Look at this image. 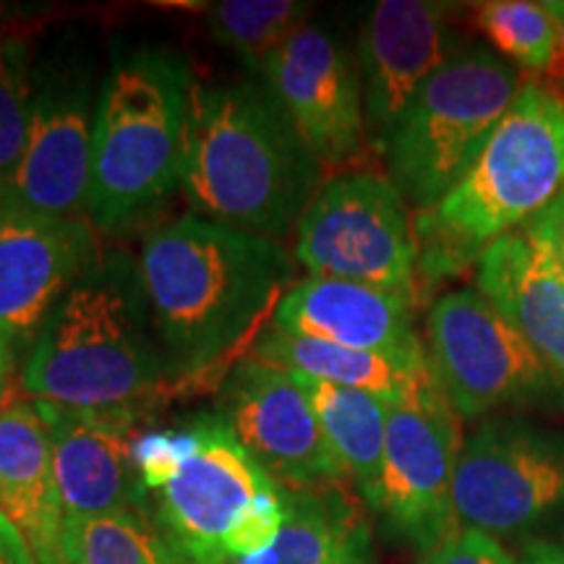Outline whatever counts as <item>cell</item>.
<instances>
[{"label":"cell","instance_id":"ba28073f","mask_svg":"<svg viewBox=\"0 0 564 564\" xmlns=\"http://www.w3.org/2000/svg\"><path fill=\"white\" fill-rule=\"evenodd\" d=\"M295 259L308 278L364 282L419 299V241L403 194L387 175H335L303 212Z\"/></svg>","mask_w":564,"mask_h":564},{"label":"cell","instance_id":"1f68e13d","mask_svg":"<svg viewBox=\"0 0 564 564\" xmlns=\"http://www.w3.org/2000/svg\"><path fill=\"white\" fill-rule=\"evenodd\" d=\"M549 11H552L554 17V24H556V37H560V58H556V70L552 79H556L562 84V91H564V0H546Z\"/></svg>","mask_w":564,"mask_h":564},{"label":"cell","instance_id":"ffe728a7","mask_svg":"<svg viewBox=\"0 0 564 564\" xmlns=\"http://www.w3.org/2000/svg\"><path fill=\"white\" fill-rule=\"evenodd\" d=\"M0 514L24 535L40 564H63L51 436L32 400L0 408Z\"/></svg>","mask_w":564,"mask_h":564},{"label":"cell","instance_id":"9a60e30c","mask_svg":"<svg viewBox=\"0 0 564 564\" xmlns=\"http://www.w3.org/2000/svg\"><path fill=\"white\" fill-rule=\"evenodd\" d=\"M449 13L453 6L434 0H379L364 13L356 61L366 131L377 147L423 84L465 45Z\"/></svg>","mask_w":564,"mask_h":564},{"label":"cell","instance_id":"8fae6325","mask_svg":"<svg viewBox=\"0 0 564 564\" xmlns=\"http://www.w3.org/2000/svg\"><path fill=\"white\" fill-rule=\"evenodd\" d=\"M455 523L491 539L531 533L564 510V436L523 421H484L463 440Z\"/></svg>","mask_w":564,"mask_h":564},{"label":"cell","instance_id":"7402d4cb","mask_svg":"<svg viewBox=\"0 0 564 564\" xmlns=\"http://www.w3.org/2000/svg\"><path fill=\"white\" fill-rule=\"evenodd\" d=\"M278 539L236 564H377L371 531L340 491H291Z\"/></svg>","mask_w":564,"mask_h":564},{"label":"cell","instance_id":"44dd1931","mask_svg":"<svg viewBox=\"0 0 564 564\" xmlns=\"http://www.w3.org/2000/svg\"><path fill=\"white\" fill-rule=\"evenodd\" d=\"M249 356L316 382L377 394L390 405L419 403L442 392L429 364V352L394 356V352L352 350L267 327V333L257 335Z\"/></svg>","mask_w":564,"mask_h":564},{"label":"cell","instance_id":"8992f818","mask_svg":"<svg viewBox=\"0 0 564 564\" xmlns=\"http://www.w3.org/2000/svg\"><path fill=\"white\" fill-rule=\"evenodd\" d=\"M192 87L186 61L162 47L112 58L91 137L87 217L97 228H123L178 186Z\"/></svg>","mask_w":564,"mask_h":564},{"label":"cell","instance_id":"d6986e66","mask_svg":"<svg viewBox=\"0 0 564 564\" xmlns=\"http://www.w3.org/2000/svg\"><path fill=\"white\" fill-rule=\"evenodd\" d=\"M476 282L564 384V278L544 249L510 232L478 259Z\"/></svg>","mask_w":564,"mask_h":564},{"label":"cell","instance_id":"e0dca14e","mask_svg":"<svg viewBox=\"0 0 564 564\" xmlns=\"http://www.w3.org/2000/svg\"><path fill=\"white\" fill-rule=\"evenodd\" d=\"M51 436L63 520L144 512L133 442L144 413L76 411L34 403Z\"/></svg>","mask_w":564,"mask_h":564},{"label":"cell","instance_id":"277c9868","mask_svg":"<svg viewBox=\"0 0 564 564\" xmlns=\"http://www.w3.org/2000/svg\"><path fill=\"white\" fill-rule=\"evenodd\" d=\"M171 377L154 337L139 267L102 253L63 295L26 352L32 403L150 413Z\"/></svg>","mask_w":564,"mask_h":564},{"label":"cell","instance_id":"30bf717a","mask_svg":"<svg viewBox=\"0 0 564 564\" xmlns=\"http://www.w3.org/2000/svg\"><path fill=\"white\" fill-rule=\"evenodd\" d=\"M97 97L95 66L76 45L34 63L30 131L17 171L0 192L3 207L84 220Z\"/></svg>","mask_w":564,"mask_h":564},{"label":"cell","instance_id":"d4e9b609","mask_svg":"<svg viewBox=\"0 0 564 564\" xmlns=\"http://www.w3.org/2000/svg\"><path fill=\"white\" fill-rule=\"evenodd\" d=\"M61 556L63 564H178L144 512L63 520Z\"/></svg>","mask_w":564,"mask_h":564},{"label":"cell","instance_id":"4dcf8cb0","mask_svg":"<svg viewBox=\"0 0 564 564\" xmlns=\"http://www.w3.org/2000/svg\"><path fill=\"white\" fill-rule=\"evenodd\" d=\"M518 564H564V546L552 541H533Z\"/></svg>","mask_w":564,"mask_h":564},{"label":"cell","instance_id":"836d02e7","mask_svg":"<svg viewBox=\"0 0 564 564\" xmlns=\"http://www.w3.org/2000/svg\"><path fill=\"white\" fill-rule=\"evenodd\" d=\"M9 13H11V6L0 3V32H3V21L9 19Z\"/></svg>","mask_w":564,"mask_h":564},{"label":"cell","instance_id":"4fadbf2b","mask_svg":"<svg viewBox=\"0 0 564 564\" xmlns=\"http://www.w3.org/2000/svg\"><path fill=\"white\" fill-rule=\"evenodd\" d=\"M463 436L444 394L390 405L382 481L373 514L421 554L455 531V470Z\"/></svg>","mask_w":564,"mask_h":564},{"label":"cell","instance_id":"603a6c76","mask_svg":"<svg viewBox=\"0 0 564 564\" xmlns=\"http://www.w3.org/2000/svg\"><path fill=\"white\" fill-rule=\"evenodd\" d=\"M299 379L345 476L373 512L379 499V481H382L390 403L361 390H348V387L316 382L306 377Z\"/></svg>","mask_w":564,"mask_h":564},{"label":"cell","instance_id":"6da1fadb","mask_svg":"<svg viewBox=\"0 0 564 564\" xmlns=\"http://www.w3.org/2000/svg\"><path fill=\"white\" fill-rule=\"evenodd\" d=\"M137 267L171 382L230 358L272 319L293 278V257L278 241L202 215L150 232Z\"/></svg>","mask_w":564,"mask_h":564},{"label":"cell","instance_id":"2e32d148","mask_svg":"<svg viewBox=\"0 0 564 564\" xmlns=\"http://www.w3.org/2000/svg\"><path fill=\"white\" fill-rule=\"evenodd\" d=\"M97 259L84 220L37 215L0 204V333L30 350L42 324Z\"/></svg>","mask_w":564,"mask_h":564},{"label":"cell","instance_id":"83f0119b","mask_svg":"<svg viewBox=\"0 0 564 564\" xmlns=\"http://www.w3.org/2000/svg\"><path fill=\"white\" fill-rule=\"evenodd\" d=\"M419 564H518V560L491 535L455 528L447 539L421 554Z\"/></svg>","mask_w":564,"mask_h":564},{"label":"cell","instance_id":"52a82bcc","mask_svg":"<svg viewBox=\"0 0 564 564\" xmlns=\"http://www.w3.org/2000/svg\"><path fill=\"white\" fill-rule=\"evenodd\" d=\"M523 84L512 63L468 42L423 84L379 144L387 178L415 215L453 192Z\"/></svg>","mask_w":564,"mask_h":564},{"label":"cell","instance_id":"3957f363","mask_svg":"<svg viewBox=\"0 0 564 564\" xmlns=\"http://www.w3.org/2000/svg\"><path fill=\"white\" fill-rule=\"evenodd\" d=\"M133 463L158 531L196 564H236L267 552L288 512V494L217 413L144 429Z\"/></svg>","mask_w":564,"mask_h":564},{"label":"cell","instance_id":"cb8c5ba5","mask_svg":"<svg viewBox=\"0 0 564 564\" xmlns=\"http://www.w3.org/2000/svg\"><path fill=\"white\" fill-rule=\"evenodd\" d=\"M312 19V6L299 0H223L207 13L209 34L253 76L264 82L285 42Z\"/></svg>","mask_w":564,"mask_h":564},{"label":"cell","instance_id":"d6a6232c","mask_svg":"<svg viewBox=\"0 0 564 564\" xmlns=\"http://www.w3.org/2000/svg\"><path fill=\"white\" fill-rule=\"evenodd\" d=\"M13 364H17V350L11 348V343L6 340L3 333H0V400H3L6 390H9Z\"/></svg>","mask_w":564,"mask_h":564},{"label":"cell","instance_id":"f1b7e54d","mask_svg":"<svg viewBox=\"0 0 564 564\" xmlns=\"http://www.w3.org/2000/svg\"><path fill=\"white\" fill-rule=\"evenodd\" d=\"M523 232H528L544 249L546 257L552 259V264L564 278V192L539 217H533Z\"/></svg>","mask_w":564,"mask_h":564},{"label":"cell","instance_id":"5bb4252c","mask_svg":"<svg viewBox=\"0 0 564 564\" xmlns=\"http://www.w3.org/2000/svg\"><path fill=\"white\" fill-rule=\"evenodd\" d=\"M322 167L364 150V91L358 61L324 24H306L274 55L264 82Z\"/></svg>","mask_w":564,"mask_h":564},{"label":"cell","instance_id":"9c48e42d","mask_svg":"<svg viewBox=\"0 0 564 564\" xmlns=\"http://www.w3.org/2000/svg\"><path fill=\"white\" fill-rule=\"evenodd\" d=\"M426 352L457 419L546 403L564 387L520 329L478 288L449 291L426 316Z\"/></svg>","mask_w":564,"mask_h":564},{"label":"cell","instance_id":"5b68a950","mask_svg":"<svg viewBox=\"0 0 564 564\" xmlns=\"http://www.w3.org/2000/svg\"><path fill=\"white\" fill-rule=\"evenodd\" d=\"M564 192V91L528 79L468 173L434 209L415 215L421 280L478 264Z\"/></svg>","mask_w":564,"mask_h":564},{"label":"cell","instance_id":"7c38bea8","mask_svg":"<svg viewBox=\"0 0 564 564\" xmlns=\"http://www.w3.org/2000/svg\"><path fill=\"white\" fill-rule=\"evenodd\" d=\"M217 415L282 489L324 491L348 478L291 371L243 358L223 379Z\"/></svg>","mask_w":564,"mask_h":564},{"label":"cell","instance_id":"e575fe53","mask_svg":"<svg viewBox=\"0 0 564 564\" xmlns=\"http://www.w3.org/2000/svg\"><path fill=\"white\" fill-rule=\"evenodd\" d=\"M173 552H175V560H178V564H196V562L188 560V556H183V554L178 552V549H173Z\"/></svg>","mask_w":564,"mask_h":564},{"label":"cell","instance_id":"7a4b0ae2","mask_svg":"<svg viewBox=\"0 0 564 564\" xmlns=\"http://www.w3.org/2000/svg\"><path fill=\"white\" fill-rule=\"evenodd\" d=\"M319 173L267 84H194L181 186L202 217L280 241L299 228Z\"/></svg>","mask_w":564,"mask_h":564},{"label":"cell","instance_id":"ac0fdd59","mask_svg":"<svg viewBox=\"0 0 564 564\" xmlns=\"http://www.w3.org/2000/svg\"><path fill=\"white\" fill-rule=\"evenodd\" d=\"M415 301L364 282L306 278L288 288L270 327L340 348L421 356L426 345L415 333Z\"/></svg>","mask_w":564,"mask_h":564},{"label":"cell","instance_id":"484cf974","mask_svg":"<svg viewBox=\"0 0 564 564\" xmlns=\"http://www.w3.org/2000/svg\"><path fill=\"white\" fill-rule=\"evenodd\" d=\"M481 30L499 58L533 76H554L560 37L546 3L539 0H489L474 9Z\"/></svg>","mask_w":564,"mask_h":564},{"label":"cell","instance_id":"4316f807","mask_svg":"<svg viewBox=\"0 0 564 564\" xmlns=\"http://www.w3.org/2000/svg\"><path fill=\"white\" fill-rule=\"evenodd\" d=\"M34 95V53L24 32H0V192L11 181L21 154Z\"/></svg>","mask_w":564,"mask_h":564},{"label":"cell","instance_id":"f546056e","mask_svg":"<svg viewBox=\"0 0 564 564\" xmlns=\"http://www.w3.org/2000/svg\"><path fill=\"white\" fill-rule=\"evenodd\" d=\"M0 564H40L24 535L3 514H0Z\"/></svg>","mask_w":564,"mask_h":564}]
</instances>
